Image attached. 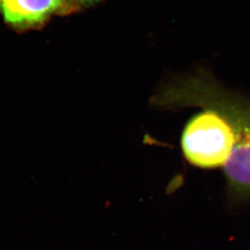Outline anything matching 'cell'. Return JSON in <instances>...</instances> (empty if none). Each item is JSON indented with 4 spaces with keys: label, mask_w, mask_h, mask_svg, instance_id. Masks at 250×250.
Wrapping results in <instances>:
<instances>
[{
    "label": "cell",
    "mask_w": 250,
    "mask_h": 250,
    "mask_svg": "<svg viewBox=\"0 0 250 250\" xmlns=\"http://www.w3.org/2000/svg\"><path fill=\"white\" fill-rule=\"evenodd\" d=\"M81 3L84 6L94 4V2H99V0H79Z\"/></svg>",
    "instance_id": "277c9868"
},
{
    "label": "cell",
    "mask_w": 250,
    "mask_h": 250,
    "mask_svg": "<svg viewBox=\"0 0 250 250\" xmlns=\"http://www.w3.org/2000/svg\"><path fill=\"white\" fill-rule=\"evenodd\" d=\"M170 101L176 109L212 107L229 117L234 144L224 166L228 190L237 199L250 198V102L229 94L205 70L177 77L171 85Z\"/></svg>",
    "instance_id": "6da1fadb"
},
{
    "label": "cell",
    "mask_w": 250,
    "mask_h": 250,
    "mask_svg": "<svg viewBox=\"0 0 250 250\" xmlns=\"http://www.w3.org/2000/svg\"><path fill=\"white\" fill-rule=\"evenodd\" d=\"M202 109L186 124L181 137L182 151L193 166L203 169L224 167L234 144L231 122L219 109Z\"/></svg>",
    "instance_id": "7a4b0ae2"
},
{
    "label": "cell",
    "mask_w": 250,
    "mask_h": 250,
    "mask_svg": "<svg viewBox=\"0 0 250 250\" xmlns=\"http://www.w3.org/2000/svg\"><path fill=\"white\" fill-rule=\"evenodd\" d=\"M83 6L79 0H0V15L20 29L42 26L55 15L69 14Z\"/></svg>",
    "instance_id": "3957f363"
}]
</instances>
